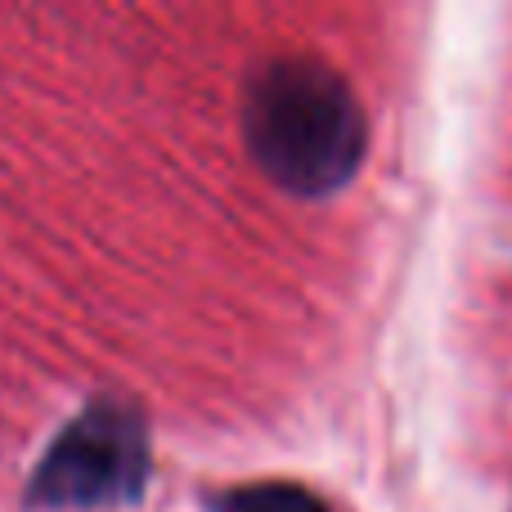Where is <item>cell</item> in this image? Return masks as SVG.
Segmentation results:
<instances>
[{"mask_svg": "<svg viewBox=\"0 0 512 512\" xmlns=\"http://www.w3.org/2000/svg\"><path fill=\"white\" fill-rule=\"evenodd\" d=\"M149 427L126 400H90L45 450L27 481V508H126L149 486Z\"/></svg>", "mask_w": 512, "mask_h": 512, "instance_id": "2", "label": "cell"}, {"mask_svg": "<svg viewBox=\"0 0 512 512\" xmlns=\"http://www.w3.org/2000/svg\"><path fill=\"white\" fill-rule=\"evenodd\" d=\"M212 512H328L319 495L292 481H252V486H230L212 495Z\"/></svg>", "mask_w": 512, "mask_h": 512, "instance_id": "3", "label": "cell"}, {"mask_svg": "<svg viewBox=\"0 0 512 512\" xmlns=\"http://www.w3.org/2000/svg\"><path fill=\"white\" fill-rule=\"evenodd\" d=\"M243 144L279 189L337 194L369 149V122L351 81L319 59H270L243 90Z\"/></svg>", "mask_w": 512, "mask_h": 512, "instance_id": "1", "label": "cell"}]
</instances>
